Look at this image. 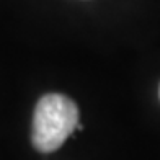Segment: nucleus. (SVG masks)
Returning a JSON list of instances; mask_svg holds the SVG:
<instances>
[{
  "instance_id": "obj_1",
  "label": "nucleus",
  "mask_w": 160,
  "mask_h": 160,
  "mask_svg": "<svg viewBox=\"0 0 160 160\" xmlns=\"http://www.w3.org/2000/svg\"><path fill=\"white\" fill-rule=\"evenodd\" d=\"M78 126V108L69 97L48 93L41 97L33 114L31 141L36 150L49 154L61 147Z\"/></svg>"
}]
</instances>
